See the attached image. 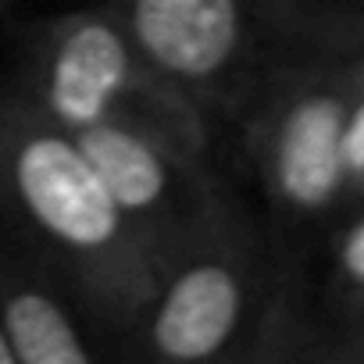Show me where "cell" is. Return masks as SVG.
<instances>
[{
	"mask_svg": "<svg viewBox=\"0 0 364 364\" xmlns=\"http://www.w3.org/2000/svg\"><path fill=\"white\" fill-rule=\"evenodd\" d=\"M364 93V18L279 0L268 58L229 132L261 190L279 254L304 272L350 208V125Z\"/></svg>",
	"mask_w": 364,
	"mask_h": 364,
	"instance_id": "obj_1",
	"label": "cell"
},
{
	"mask_svg": "<svg viewBox=\"0 0 364 364\" xmlns=\"http://www.w3.org/2000/svg\"><path fill=\"white\" fill-rule=\"evenodd\" d=\"M296 311L300 272L279 254L264 215L229 190L164 254L114 360L279 364Z\"/></svg>",
	"mask_w": 364,
	"mask_h": 364,
	"instance_id": "obj_2",
	"label": "cell"
},
{
	"mask_svg": "<svg viewBox=\"0 0 364 364\" xmlns=\"http://www.w3.org/2000/svg\"><path fill=\"white\" fill-rule=\"evenodd\" d=\"M0 236L47 261L118 346L157 261L111 200L79 139L0 82Z\"/></svg>",
	"mask_w": 364,
	"mask_h": 364,
	"instance_id": "obj_3",
	"label": "cell"
},
{
	"mask_svg": "<svg viewBox=\"0 0 364 364\" xmlns=\"http://www.w3.org/2000/svg\"><path fill=\"white\" fill-rule=\"evenodd\" d=\"M11 82L68 132L136 122L211 154L218 143L204 107L143 54L104 0L43 18L29 33Z\"/></svg>",
	"mask_w": 364,
	"mask_h": 364,
	"instance_id": "obj_4",
	"label": "cell"
},
{
	"mask_svg": "<svg viewBox=\"0 0 364 364\" xmlns=\"http://www.w3.org/2000/svg\"><path fill=\"white\" fill-rule=\"evenodd\" d=\"M143 54L229 132L279 29V0H104Z\"/></svg>",
	"mask_w": 364,
	"mask_h": 364,
	"instance_id": "obj_5",
	"label": "cell"
},
{
	"mask_svg": "<svg viewBox=\"0 0 364 364\" xmlns=\"http://www.w3.org/2000/svg\"><path fill=\"white\" fill-rule=\"evenodd\" d=\"M72 136L157 264L232 190L211 150L190 146L161 129L104 122Z\"/></svg>",
	"mask_w": 364,
	"mask_h": 364,
	"instance_id": "obj_6",
	"label": "cell"
},
{
	"mask_svg": "<svg viewBox=\"0 0 364 364\" xmlns=\"http://www.w3.org/2000/svg\"><path fill=\"white\" fill-rule=\"evenodd\" d=\"M0 325L15 364L114 360L111 336L93 321L72 282L8 236H0Z\"/></svg>",
	"mask_w": 364,
	"mask_h": 364,
	"instance_id": "obj_7",
	"label": "cell"
},
{
	"mask_svg": "<svg viewBox=\"0 0 364 364\" xmlns=\"http://www.w3.org/2000/svg\"><path fill=\"white\" fill-rule=\"evenodd\" d=\"M314 254L321 264L318 279L300 275L311 360L364 364V200L328 225Z\"/></svg>",
	"mask_w": 364,
	"mask_h": 364,
	"instance_id": "obj_8",
	"label": "cell"
},
{
	"mask_svg": "<svg viewBox=\"0 0 364 364\" xmlns=\"http://www.w3.org/2000/svg\"><path fill=\"white\" fill-rule=\"evenodd\" d=\"M304 11H321V15H346V18H364V0H289Z\"/></svg>",
	"mask_w": 364,
	"mask_h": 364,
	"instance_id": "obj_9",
	"label": "cell"
},
{
	"mask_svg": "<svg viewBox=\"0 0 364 364\" xmlns=\"http://www.w3.org/2000/svg\"><path fill=\"white\" fill-rule=\"evenodd\" d=\"M0 364H15V353H11V343L4 336V325H0Z\"/></svg>",
	"mask_w": 364,
	"mask_h": 364,
	"instance_id": "obj_10",
	"label": "cell"
},
{
	"mask_svg": "<svg viewBox=\"0 0 364 364\" xmlns=\"http://www.w3.org/2000/svg\"><path fill=\"white\" fill-rule=\"evenodd\" d=\"M8 4H11V0H0V8H8Z\"/></svg>",
	"mask_w": 364,
	"mask_h": 364,
	"instance_id": "obj_11",
	"label": "cell"
}]
</instances>
